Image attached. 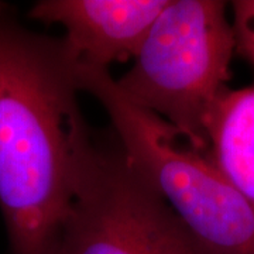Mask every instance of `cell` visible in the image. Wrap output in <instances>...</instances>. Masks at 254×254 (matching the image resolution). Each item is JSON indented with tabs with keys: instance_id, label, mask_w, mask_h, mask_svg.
Returning a JSON list of instances; mask_svg holds the SVG:
<instances>
[{
	"instance_id": "cell-1",
	"label": "cell",
	"mask_w": 254,
	"mask_h": 254,
	"mask_svg": "<svg viewBox=\"0 0 254 254\" xmlns=\"http://www.w3.org/2000/svg\"><path fill=\"white\" fill-rule=\"evenodd\" d=\"M63 38L0 1V212L10 254H51L95 154Z\"/></svg>"
},
{
	"instance_id": "cell-2",
	"label": "cell",
	"mask_w": 254,
	"mask_h": 254,
	"mask_svg": "<svg viewBox=\"0 0 254 254\" xmlns=\"http://www.w3.org/2000/svg\"><path fill=\"white\" fill-rule=\"evenodd\" d=\"M82 92L103 106L119 145L205 254H254V208L198 150L127 99L109 69L76 64Z\"/></svg>"
},
{
	"instance_id": "cell-3",
	"label": "cell",
	"mask_w": 254,
	"mask_h": 254,
	"mask_svg": "<svg viewBox=\"0 0 254 254\" xmlns=\"http://www.w3.org/2000/svg\"><path fill=\"white\" fill-rule=\"evenodd\" d=\"M235 51L225 1L170 0L116 85L130 102L206 153V119L229 88Z\"/></svg>"
},
{
	"instance_id": "cell-4",
	"label": "cell",
	"mask_w": 254,
	"mask_h": 254,
	"mask_svg": "<svg viewBox=\"0 0 254 254\" xmlns=\"http://www.w3.org/2000/svg\"><path fill=\"white\" fill-rule=\"evenodd\" d=\"M51 254H205L122 147L88 165Z\"/></svg>"
},
{
	"instance_id": "cell-5",
	"label": "cell",
	"mask_w": 254,
	"mask_h": 254,
	"mask_svg": "<svg viewBox=\"0 0 254 254\" xmlns=\"http://www.w3.org/2000/svg\"><path fill=\"white\" fill-rule=\"evenodd\" d=\"M170 0H41L28 17L65 28L64 43L75 63L109 69L134 60Z\"/></svg>"
},
{
	"instance_id": "cell-6",
	"label": "cell",
	"mask_w": 254,
	"mask_h": 254,
	"mask_svg": "<svg viewBox=\"0 0 254 254\" xmlns=\"http://www.w3.org/2000/svg\"><path fill=\"white\" fill-rule=\"evenodd\" d=\"M206 154L254 208V85L227 88L206 119Z\"/></svg>"
},
{
	"instance_id": "cell-7",
	"label": "cell",
	"mask_w": 254,
	"mask_h": 254,
	"mask_svg": "<svg viewBox=\"0 0 254 254\" xmlns=\"http://www.w3.org/2000/svg\"><path fill=\"white\" fill-rule=\"evenodd\" d=\"M232 10L236 51L254 66V0L233 1Z\"/></svg>"
}]
</instances>
